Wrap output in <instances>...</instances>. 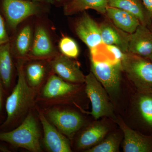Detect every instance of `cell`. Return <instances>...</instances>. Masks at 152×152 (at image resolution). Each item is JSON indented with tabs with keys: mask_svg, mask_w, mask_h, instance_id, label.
<instances>
[{
	"mask_svg": "<svg viewBox=\"0 0 152 152\" xmlns=\"http://www.w3.org/2000/svg\"><path fill=\"white\" fill-rule=\"evenodd\" d=\"M17 60L18 80L12 91L6 98V118L0 124V132L11 130L16 127L36 105L37 93L29 87L25 79L24 65L26 61Z\"/></svg>",
	"mask_w": 152,
	"mask_h": 152,
	"instance_id": "6da1fadb",
	"label": "cell"
},
{
	"mask_svg": "<svg viewBox=\"0 0 152 152\" xmlns=\"http://www.w3.org/2000/svg\"><path fill=\"white\" fill-rule=\"evenodd\" d=\"M83 85L66 81L52 72L47 81L37 94L36 104L41 108H44L73 104L83 110L76 100L81 93Z\"/></svg>",
	"mask_w": 152,
	"mask_h": 152,
	"instance_id": "7a4b0ae2",
	"label": "cell"
},
{
	"mask_svg": "<svg viewBox=\"0 0 152 152\" xmlns=\"http://www.w3.org/2000/svg\"><path fill=\"white\" fill-rule=\"evenodd\" d=\"M39 120L34 108L16 127L11 130L0 132V140L8 143L16 149L43 152Z\"/></svg>",
	"mask_w": 152,
	"mask_h": 152,
	"instance_id": "3957f363",
	"label": "cell"
},
{
	"mask_svg": "<svg viewBox=\"0 0 152 152\" xmlns=\"http://www.w3.org/2000/svg\"><path fill=\"white\" fill-rule=\"evenodd\" d=\"M65 107L56 105L40 107L50 122L70 140L84 126L86 121L80 113Z\"/></svg>",
	"mask_w": 152,
	"mask_h": 152,
	"instance_id": "277c9868",
	"label": "cell"
},
{
	"mask_svg": "<svg viewBox=\"0 0 152 152\" xmlns=\"http://www.w3.org/2000/svg\"><path fill=\"white\" fill-rule=\"evenodd\" d=\"M91 72L103 86L109 96H118L121 90V61L114 59L91 58Z\"/></svg>",
	"mask_w": 152,
	"mask_h": 152,
	"instance_id": "5b68a950",
	"label": "cell"
},
{
	"mask_svg": "<svg viewBox=\"0 0 152 152\" xmlns=\"http://www.w3.org/2000/svg\"><path fill=\"white\" fill-rule=\"evenodd\" d=\"M123 71L137 91H152V62L146 58L126 53L121 61Z\"/></svg>",
	"mask_w": 152,
	"mask_h": 152,
	"instance_id": "8992f818",
	"label": "cell"
},
{
	"mask_svg": "<svg viewBox=\"0 0 152 152\" xmlns=\"http://www.w3.org/2000/svg\"><path fill=\"white\" fill-rule=\"evenodd\" d=\"M84 84L85 92L91 101L92 109L91 112H83L91 115L96 120L103 117L116 119L108 94L91 72L86 76Z\"/></svg>",
	"mask_w": 152,
	"mask_h": 152,
	"instance_id": "52a82bcc",
	"label": "cell"
},
{
	"mask_svg": "<svg viewBox=\"0 0 152 152\" xmlns=\"http://www.w3.org/2000/svg\"><path fill=\"white\" fill-rule=\"evenodd\" d=\"M35 109L43 132L42 148L48 152L72 151L69 139L50 122L39 106L36 104Z\"/></svg>",
	"mask_w": 152,
	"mask_h": 152,
	"instance_id": "ba28073f",
	"label": "cell"
},
{
	"mask_svg": "<svg viewBox=\"0 0 152 152\" xmlns=\"http://www.w3.org/2000/svg\"><path fill=\"white\" fill-rule=\"evenodd\" d=\"M2 7L7 22L12 29H15L23 21L40 11L36 3L25 0H2Z\"/></svg>",
	"mask_w": 152,
	"mask_h": 152,
	"instance_id": "9c48e42d",
	"label": "cell"
},
{
	"mask_svg": "<svg viewBox=\"0 0 152 152\" xmlns=\"http://www.w3.org/2000/svg\"><path fill=\"white\" fill-rule=\"evenodd\" d=\"M61 54L49 60L51 72L64 80L77 84H84L85 77L77 62Z\"/></svg>",
	"mask_w": 152,
	"mask_h": 152,
	"instance_id": "30bf717a",
	"label": "cell"
},
{
	"mask_svg": "<svg viewBox=\"0 0 152 152\" xmlns=\"http://www.w3.org/2000/svg\"><path fill=\"white\" fill-rule=\"evenodd\" d=\"M46 28L42 26L36 27L33 43L27 61L29 60L49 61L58 54Z\"/></svg>",
	"mask_w": 152,
	"mask_h": 152,
	"instance_id": "8fae6325",
	"label": "cell"
},
{
	"mask_svg": "<svg viewBox=\"0 0 152 152\" xmlns=\"http://www.w3.org/2000/svg\"><path fill=\"white\" fill-rule=\"evenodd\" d=\"M115 121L124 133V152H152V136L132 129L122 120Z\"/></svg>",
	"mask_w": 152,
	"mask_h": 152,
	"instance_id": "7c38bea8",
	"label": "cell"
},
{
	"mask_svg": "<svg viewBox=\"0 0 152 152\" xmlns=\"http://www.w3.org/2000/svg\"><path fill=\"white\" fill-rule=\"evenodd\" d=\"M26 62L24 65L26 81L29 87L38 93L52 72L48 61L29 60Z\"/></svg>",
	"mask_w": 152,
	"mask_h": 152,
	"instance_id": "4fadbf2b",
	"label": "cell"
},
{
	"mask_svg": "<svg viewBox=\"0 0 152 152\" xmlns=\"http://www.w3.org/2000/svg\"><path fill=\"white\" fill-rule=\"evenodd\" d=\"M134 105L139 126L152 136V91H137Z\"/></svg>",
	"mask_w": 152,
	"mask_h": 152,
	"instance_id": "5bb4252c",
	"label": "cell"
},
{
	"mask_svg": "<svg viewBox=\"0 0 152 152\" xmlns=\"http://www.w3.org/2000/svg\"><path fill=\"white\" fill-rule=\"evenodd\" d=\"M12 57L10 42L0 45V81L7 96L16 84Z\"/></svg>",
	"mask_w": 152,
	"mask_h": 152,
	"instance_id": "9a60e30c",
	"label": "cell"
},
{
	"mask_svg": "<svg viewBox=\"0 0 152 152\" xmlns=\"http://www.w3.org/2000/svg\"><path fill=\"white\" fill-rule=\"evenodd\" d=\"M75 32L90 50L102 42L100 26L86 13L77 22Z\"/></svg>",
	"mask_w": 152,
	"mask_h": 152,
	"instance_id": "2e32d148",
	"label": "cell"
},
{
	"mask_svg": "<svg viewBox=\"0 0 152 152\" xmlns=\"http://www.w3.org/2000/svg\"><path fill=\"white\" fill-rule=\"evenodd\" d=\"M128 53L147 58L152 54V34L146 26L140 24L130 34Z\"/></svg>",
	"mask_w": 152,
	"mask_h": 152,
	"instance_id": "e0dca14e",
	"label": "cell"
},
{
	"mask_svg": "<svg viewBox=\"0 0 152 152\" xmlns=\"http://www.w3.org/2000/svg\"><path fill=\"white\" fill-rule=\"evenodd\" d=\"M108 131L107 125L99 123L85 128L76 139V149L86 151L92 148L103 140Z\"/></svg>",
	"mask_w": 152,
	"mask_h": 152,
	"instance_id": "ac0fdd59",
	"label": "cell"
},
{
	"mask_svg": "<svg viewBox=\"0 0 152 152\" xmlns=\"http://www.w3.org/2000/svg\"><path fill=\"white\" fill-rule=\"evenodd\" d=\"M102 42L115 46L124 53H127L130 34L122 31L112 23H104L100 26Z\"/></svg>",
	"mask_w": 152,
	"mask_h": 152,
	"instance_id": "d6986e66",
	"label": "cell"
},
{
	"mask_svg": "<svg viewBox=\"0 0 152 152\" xmlns=\"http://www.w3.org/2000/svg\"><path fill=\"white\" fill-rule=\"evenodd\" d=\"M106 15L116 27L128 34H132L141 24L135 16L121 9L109 6Z\"/></svg>",
	"mask_w": 152,
	"mask_h": 152,
	"instance_id": "ffe728a7",
	"label": "cell"
},
{
	"mask_svg": "<svg viewBox=\"0 0 152 152\" xmlns=\"http://www.w3.org/2000/svg\"><path fill=\"white\" fill-rule=\"evenodd\" d=\"M109 6L130 13L140 21L141 24L149 26L152 22L142 0H107Z\"/></svg>",
	"mask_w": 152,
	"mask_h": 152,
	"instance_id": "44dd1931",
	"label": "cell"
},
{
	"mask_svg": "<svg viewBox=\"0 0 152 152\" xmlns=\"http://www.w3.org/2000/svg\"><path fill=\"white\" fill-rule=\"evenodd\" d=\"M34 35L29 25L25 26L18 34L13 45H11L13 56L17 59L27 61L32 45Z\"/></svg>",
	"mask_w": 152,
	"mask_h": 152,
	"instance_id": "7402d4cb",
	"label": "cell"
},
{
	"mask_svg": "<svg viewBox=\"0 0 152 152\" xmlns=\"http://www.w3.org/2000/svg\"><path fill=\"white\" fill-rule=\"evenodd\" d=\"M108 6L107 0H72L65 5L64 11L66 15H72L90 9L106 14Z\"/></svg>",
	"mask_w": 152,
	"mask_h": 152,
	"instance_id": "603a6c76",
	"label": "cell"
},
{
	"mask_svg": "<svg viewBox=\"0 0 152 152\" xmlns=\"http://www.w3.org/2000/svg\"><path fill=\"white\" fill-rule=\"evenodd\" d=\"M121 138L118 134L109 135L97 145L85 151L86 152H116L119 151Z\"/></svg>",
	"mask_w": 152,
	"mask_h": 152,
	"instance_id": "cb8c5ba5",
	"label": "cell"
},
{
	"mask_svg": "<svg viewBox=\"0 0 152 152\" xmlns=\"http://www.w3.org/2000/svg\"><path fill=\"white\" fill-rule=\"evenodd\" d=\"M59 49L61 54L71 58L78 57L80 50L78 45L73 39L69 37H64L60 39Z\"/></svg>",
	"mask_w": 152,
	"mask_h": 152,
	"instance_id": "d4e9b609",
	"label": "cell"
},
{
	"mask_svg": "<svg viewBox=\"0 0 152 152\" xmlns=\"http://www.w3.org/2000/svg\"><path fill=\"white\" fill-rule=\"evenodd\" d=\"M7 96L2 85L0 81V124L4 121V109L5 110V105L6 100H5V98Z\"/></svg>",
	"mask_w": 152,
	"mask_h": 152,
	"instance_id": "484cf974",
	"label": "cell"
},
{
	"mask_svg": "<svg viewBox=\"0 0 152 152\" xmlns=\"http://www.w3.org/2000/svg\"><path fill=\"white\" fill-rule=\"evenodd\" d=\"M9 42L10 39L6 30L4 22L0 15V45Z\"/></svg>",
	"mask_w": 152,
	"mask_h": 152,
	"instance_id": "4316f807",
	"label": "cell"
},
{
	"mask_svg": "<svg viewBox=\"0 0 152 152\" xmlns=\"http://www.w3.org/2000/svg\"><path fill=\"white\" fill-rule=\"evenodd\" d=\"M16 150V149L8 143L0 140V152H12Z\"/></svg>",
	"mask_w": 152,
	"mask_h": 152,
	"instance_id": "83f0119b",
	"label": "cell"
},
{
	"mask_svg": "<svg viewBox=\"0 0 152 152\" xmlns=\"http://www.w3.org/2000/svg\"><path fill=\"white\" fill-rule=\"evenodd\" d=\"M152 22V0H142Z\"/></svg>",
	"mask_w": 152,
	"mask_h": 152,
	"instance_id": "f1b7e54d",
	"label": "cell"
},
{
	"mask_svg": "<svg viewBox=\"0 0 152 152\" xmlns=\"http://www.w3.org/2000/svg\"><path fill=\"white\" fill-rule=\"evenodd\" d=\"M34 1L43 2L49 3V4H53L55 1V0H34Z\"/></svg>",
	"mask_w": 152,
	"mask_h": 152,
	"instance_id": "f546056e",
	"label": "cell"
},
{
	"mask_svg": "<svg viewBox=\"0 0 152 152\" xmlns=\"http://www.w3.org/2000/svg\"><path fill=\"white\" fill-rule=\"evenodd\" d=\"M147 59H148L150 60V61H151L152 62V54L151 55V56H150L149 57H148V58H147Z\"/></svg>",
	"mask_w": 152,
	"mask_h": 152,
	"instance_id": "4dcf8cb0",
	"label": "cell"
},
{
	"mask_svg": "<svg viewBox=\"0 0 152 152\" xmlns=\"http://www.w3.org/2000/svg\"><path fill=\"white\" fill-rule=\"evenodd\" d=\"M149 28L151 31V32L152 34V24L150 26H149L148 27Z\"/></svg>",
	"mask_w": 152,
	"mask_h": 152,
	"instance_id": "1f68e13d",
	"label": "cell"
},
{
	"mask_svg": "<svg viewBox=\"0 0 152 152\" xmlns=\"http://www.w3.org/2000/svg\"><path fill=\"white\" fill-rule=\"evenodd\" d=\"M57 1H63V0H57Z\"/></svg>",
	"mask_w": 152,
	"mask_h": 152,
	"instance_id": "d6a6232c",
	"label": "cell"
}]
</instances>
